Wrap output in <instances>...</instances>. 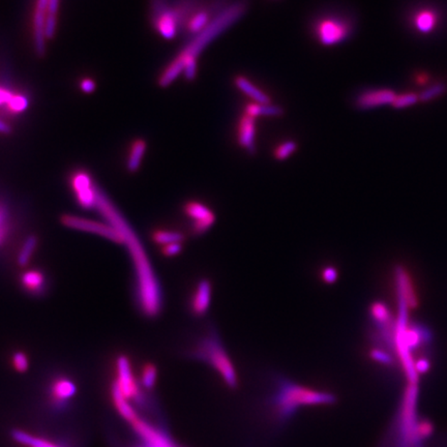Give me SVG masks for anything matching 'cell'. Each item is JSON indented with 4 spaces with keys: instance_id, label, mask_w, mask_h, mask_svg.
<instances>
[{
    "instance_id": "1",
    "label": "cell",
    "mask_w": 447,
    "mask_h": 447,
    "mask_svg": "<svg viewBox=\"0 0 447 447\" xmlns=\"http://www.w3.org/2000/svg\"><path fill=\"white\" fill-rule=\"evenodd\" d=\"M96 208L108 223L115 227L125 235L123 245H127L128 253L134 262L138 288L137 291L142 311L149 317L159 315L163 304L162 289L138 236L130 229L125 220H123L118 210H115L113 204L101 190H98Z\"/></svg>"
},
{
    "instance_id": "2",
    "label": "cell",
    "mask_w": 447,
    "mask_h": 447,
    "mask_svg": "<svg viewBox=\"0 0 447 447\" xmlns=\"http://www.w3.org/2000/svg\"><path fill=\"white\" fill-rule=\"evenodd\" d=\"M245 11V4L242 2H236L220 13L200 34H196L194 40H192V42L172 61L170 66L160 76V86L162 87L170 86L172 82L183 72L185 63L191 61H197V57L203 51L204 48L219 36L222 32L229 29L231 25L235 24L244 15Z\"/></svg>"
},
{
    "instance_id": "3",
    "label": "cell",
    "mask_w": 447,
    "mask_h": 447,
    "mask_svg": "<svg viewBox=\"0 0 447 447\" xmlns=\"http://www.w3.org/2000/svg\"><path fill=\"white\" fill-rule=\"evenodd\" d=\"M190 355L192 359H199L212 366L228 386H237V374L235 364L225 349L221 336L215 329H210L207 334L200 339Z\"/></svg>"
},
{
    "instance_id": "4",
    "label": "cell",
    "mask_w": 447,
    "mask_h": 447,
    "mask_svg": "<svg viewBox=\"0 0 447 447\" xmlns=\"http://www.w3.org/2000/svg\"><path fill=\"white\" fill-rule=\"evenodd\" d=\"M334 401L332 394L308 389L286 379L279 380L274 396L277 416L281 419L289 418L302 406L330 404Z\"/></svg>"
},
{
    "instance_id": "5",
    "label": "cell",
    "mask_w": 447,
    "mask_h": 447,
    "mask_svg": "<svg viewBox=\"0 0 447 447\" xmlns=\"http://www.w3.org/2000/svg\"><path fill=\"white\" fill-rule=\"evenodd\" d=\"M61 223L64 226L68 227V228L86 231V232L93 233V235L109 238L110 240L116 242V244H125V235H123V233L110 224L100 223V222L93 221V220L73 215H63L61 217Z\"/></svg>"
},
{
    "instance_id": "6",
    "label": "cell",
    "mask_w": 447,
    "mask_h": 447,
    "mask_svg": "<svg viewBox=\"0 0 447 447\" xmlns=\"http://www.w3.org/2000/svg\"><path fill=\"white\" fill-rule=\"evenodd\" d=\"M351 24L339 18H325L315 27L316 36L322 45L332 46L347 40L351 34Z\"/></svg>"
},
{
    "instance_id": "7",
    "label": "cell",
    "mask_w": 447,
    "mask_h": 447,
    "mask_svg": "<svg viewBox=\"0 0 447 447\" xmlns=\"http://www.w3.org/2000/svg\"><path fill=\"white\" fill-rule=\"evenodd\" d=\"M73 191L75 192L77 202L86 210L96 207L98 203V187H96L93 178L84 171L76 172L71 180Z\"/></svg>"
},
{
    "instance_id": "8",
    "label": "cell",
    "mask_w": 447,
    "mask_h": 447,
    "mask_svg": "<svg viewBox=\"0 0 447 447\" xmlns=\"http://www.w3.org/2000/svg\"><path fill=\"white\" fill-rule=\"evenodd\" d=\"M185 212L192 220V230L195 235L207 232L215 223V215L212 210L197 201H190L185 205Z\"/></svg>"
},
{
    "instance_id": "9",
    "label": "cell",
    "mask_w": 447,
    "mask_h": 447,
    "mask_svg": "<svg viewBox=\"0 0 447 447\" xmlns=\"http://www.w3.org/2000/svg\"><path fill=\"white\" fill-rule=\"evenodd\" d=\"M118 369V380L115 384L119 391L128 399V400H138L141 393L139 391L138 384L133 374L130 362L127 356L121 355L116 361Z\"/></svg>"
},
{
    "instance_id": "10",
    "label": "cell",
    "mask_w": 447,
    "mask_h": 447,
    "mask_svg": "<svg viewBox=\"0 0 447 447\" xmlns=\"http://www.w3.org/2000/svg\"><path fill=\"white\" fill-rule=\"evenodd\" d=\"M135 433L138 435L140 440L143 443L150 447H178L174 443L173 440L167 436L166 433L155 428V426L138 417L137 421L132 423Z\"/></svg>"
},
{
    "instance_id": "11",
    "label": "cell",
    "mask_w": 447,
    "mask_h": 447,
    "mask_svg": "<svg viewBox=\"0 0 447 447\" xmlns=\"http://www.w3.org/2000/svg\"><path fill=\"white\" fill-rule=\"evenodd\" d=\"M396 93L389 88L371 89L357 96L355 105L359 109L370 110L393 105Z\"/></svg>"
},
{
    "instance_id": "12",
    "label": "cell",
    "mask_w": 447,
    "mask_h": 447,
    "mask_svg": "<svg viewBox=\"0 0 447 447\" xmlns=\"http://www.w3.org/2000/svg\"><path fill=\"white\" fill-rule=\"evenodd\" d=\"M417 389L416 384H411L406 391L404 406H403L402 421L403 433L406 440L416 439V423H414V409H416Z\"/></svg>"
},
{
    "instance_id": "13",
    "label": "cell",
    "mask_w": 447,
    "mask_h": 447,
    "mask_svg": "<svg viewBox=\"0 0 447 447\" xmlns=\"http://www.w3.org/2000/svg\"><path fill=\"white\" fill-rule=\"evenodd\" d=\"M77 393V386L75 382L68 377H58L51 384V389H50V396L52 398V404L55 407H66L68 401L74 398Z\"/></svg>"
},
{
    "instance_id": "14",
    "label": "cell",
    "mask_w": 447,
    "mask_h": 447,
    "mask_svg": "<svg viewBox=\"0 0 447 447\" xmlns=\"http://www.w3.org/2000/svg\"><path fill=\"white\" fill-rule=\"evenodd\" d=\"M48 1L49 0H36V13H34V43L36 50L40 56L45 53V23L46 11H48Z\"/></svg>"
},
{
    "instance_id": "15",
    "label": "cell",
    "mask_w": 447,
    "mask_h": 447,
    "mask_svg": "<svg viewBox=\"0 0 447 447\" xmlns=\"http://www.w3.org/2000/svg\"><path fill=\"white\" fill-rule=\"evenodd\" d=\"M212 284L208 279H201L195 289L191 302L192 314L202 316L208 311L212 302Z\"/></svg>"
},
{
    "instance_id": "16",
    "label": "cell",
    "mask_w": 447,
    "mask_h": 447,
    "mask_svg": "<svg viewBox=\"0 0 447 447\" xmlns=\"http://www.w3.org/2000/svg\"><path fill=\"white\" fill-rule=\"evenodd\" d=\"M256 118L244 114L238 125V143L247 153H255Z\"/></svg>"
},
{
    "instance_id": "17",
    "label": "cell",
    "mask_w": 447,
    "mask_h": 447,
    "mask_svg": "<svg viewBox=\"0 0 447 447\" xmlns=\"http://www.w3.org/2000/svg\"><path fill=\"white\" fill-rule=\"evenodd\" d=\"M438 23H439L438 14L431 9H423L416 11L412 19L414 29L421 34H431L436 29Z\"/></svg>"
},
{
    "instance_id": "18",
    "label": "cell",
    "mask_w": 447,
    "mask_h": 447,
    "mask_svg": "<svg viewBox=\"0 0 447 447\" xmlns=\"http://www.w3.org/2000/svg\"><path fill=\"white\" fill-rule=\"evenodd\" d=\"M112 399H113L114 405L118 409V413L125 418L128 423L132 425L135 421L138 419V413H137L135 408L130 405V400H128L121 391H119L118 385L115 382L112 385Z\"/></svg>"
},
{
    "instance_id": "19",
    "label": "cell",
    "mask_w": 447,
    "mask_h": 447,
    "mask_svg": "<svg viewBox=\"0 0 447 447\" xmlns=\"http://www.w3.org/2000/svg\"><path fill=\"white\" fill-rule=\"evenodd\" d=\"M21 284L25 290L31 294H41L45 289L46 279L42 272L36 269L27 270L23 272Z\"/></svg>"
},
{
    "instance_id": "20",
    "label": "cell",
    "mask_w": 447,
    "mask_h": 447,
    "mask_svg": "<svg viewBox=\"0 0 447 447\" xmlns=\"http://www.w3.org/2000/svg\"><path fill=\"white\" fill-rule=\"evenodd\" d=\"M13 439L18 443L29 447H64L61 444L55 443L51 440L45 439V438L36 436V435L29 434L21 430H15L11 433Z\"/></svg>"
},
{
    "instance_id": "21",
    "label": "cell",
    "mask_w": 447,
    "mask_h": 447,
    "mask_svg": "<svg viewBox=\"0 0 447 447\" xmlns=\"http://www.w3.org/2000/svg\"><path fill=\"white\" fill-rule=\"evenodd\" d=\"M235 86L240 91H242L245 95L251 98L252 100L255 101L258 104L267 105L270 104L269 96L265 95L264 93L257 88L253 83L247 78L242 77V76H238L235 78Z\"/></svg>"
},
{
    "instance_id": "22",
    "label": "cell",
    "mask_w": 447,
    "mask_h": 447,
    "mask_svg": "<svg viewBox=\"0 0 447 447\" xmlns=\"http://www.w3.org/2000/svg\"><path fill=\"white\" fill-rule=\"evenodd\" d=\"M158 31L167 40L175 36L178 26V15L174 11L165 10L160 14L157 23Z\"/></svg>"
},
{
    "instance_id": "23",
    "label": "cell",
    "mask_w": 447,
    "mask_h": 447,
    "mask_svg": "<svg viewBox=\"0 0 447 447\" xmlns=\"http://www.w3.org/2000/svg\"><path fill=\"white\" fill-rule=\"evenodd\" d=\"M245 114L256 118L258 116H281L283 115V109L274 105H262L255 103V104H249L245 107Z\"/></svg>"
},
{
    "instance_id": "24",
    "label": "cell",
    "mask_w": 447,
    "mask_h": 447,
    "mask_svg": "<svg viewBox=\"0 0 447 447\" xmlns=\"http://www.w3.org/2000/svg\"><path fill=\"white\" fill-rule=\"evenodd\" d=\"M145 142L139 140L135 142L128 160V169L130 172H136L140 168L144 153H145Z\"/></svg>"
},
{
    "instance_id": "25",
    "label": "cell",
    "mask_w": 447,
    "mask_h": 447,
    "mask_svg": "<svg viewBox=\"0 0 447 447\" xmlns=\"http://www.w3.org/2000/svg\"><path fill=\"white\" fill-rule=\"evenodd\" d=\"M183 233L178 232V231H172V230H162V229H159V230H155V232L153 233V240L155 242V244L164 245L174 244V242H183Z\"/></svg>"
},
{
    "instance_id": "26",
    "label": "cell",
    "mask_w": 447,
    "mask_h": 447,
    "mask_svg": "<svg viewBox=\"0 0 447 447\" xmlns=\"http://www.w3.org/2000/svg\"><path fill=\"white\" fill-rule=\"evenodd\" d=\"M36 245H38V240L36 236L29 235L23 242L21 250L18 254V264L20 267H26L31 261L32 254L36 251Z\"/></svg>"
},
{
    "instance_id": "27",
    "label": "cell",
    "mask_w": 447,
    "mask_h": 447,
    "mask_svg": "<svg viewBox=\"0 0 447 447\" xmlns=\"http://www.w3.org/2000/svg\"><path fill=\"white\" fill-rule=\"evenodd\" d=\"M447 91V86L442 82H437V83L428 86L426 88L421 91L419 93V102L428 103L432 102V101L436 100L446 93Z\"/></svg>"
},
{
    "instance_id": "28",
    "label": "cell",
    "mask_w": 447,
    "mask_h": 447,
    "mask_svg": "<svg viewBox=\"0 0 447 447\" xmlns=\"http://www.w3.org/2000/svg\"><path fill=\"white\" fill-rule=\"evenodd\" d=\"M210 24V14L208 11H201L195 14L189 23V31L192 34H198Z\"/></svg>"
},
{
    "instance_id": "29",
    "label": "cell",
    "mask_w": 447,
    "mask_h": 447,
    "mask_svg": "<svg viewBox=\"0 0 447 447\" xmlns=\"http://www.w3.org/2000/svg\"><path fill=\"white\" fill-rule=\"evenodd\" d=\"M418 102L419 96L416 95V93H402V95H396L391 106H393L394 109H406V108L413 106V105L417 104Z\"/></svg>"
},
{
    "instance_id": "30",
    "label": "cell",
    "mask_w": 447,
    "mask_h": 447,
    "mask_svg": "<svg viewBox=\"0 0 447 447\" xmlns=\"http://www.w3.org/2000/svg\"><path fill=\"white\" fill-rule=\"evenodd\" d=\"M158 371L153 364H149L142 370L141 384L146 389H153L157 381Z\"/></svg>"
},
{
    "instance_id": "31",
    "label": "cell",
    "mask_w": 447,
    "mask_h": 447,
    "mask_svg": "<svg viewBox=\"0 0 447 447\" xmlns=\"http://www.w3.org/2000/svg\"><path fill=\"white\" fill-rule=\"evenodd\" d=\"M297 143L294 141H287L285 143L277 146L274 150V157L277 160H284L288 159L295 150H297Z\"/></svg>"
},
{
    "instance_id": "32",
    "label": "cell",
    "mask_w": 447,
    "mask_h": 447,
    "mask_svg": "<svg viewBox=\"0 0 447 447\" xmlns=\"http://www.w3.org/2000/svg\"><path fill=\"white\" fill-rule=\"evenodd\" d=\"M13 366L18 372H25L29 369V362L26 354L23 352H16L13 355Z\"/></svg>"
},
{
    "instance_id": "33",
    "label": "cell",
    "mask_w": 447,
    "mask_h": 447,
    "mask_svg": "<svg viewBox=\"0 0 447 447\" xmlns=\"http://www.w3.org/2000/svg\"><path fill=\"white\" fill-rule=\"evenodd\" d=\"M433 425L430 421H423L417 423L416 426V438H428L432 435Z\"/></svg>"
},
{
    "instance_id": "34",
    "label": "cell",
    "mask_w": 447,
    "mask_h": 447,
    "mask_svg": "<svg viewBox=\"0 0 447 447\" xmlns=\"http://www.w3.org/2000/svg\"><path fill=\"white\" fill-rule=\"evenodd\" d=\"M57 19L56 15L48 14L45 23V36L46 38H52L56 31Z\"/></svg>"
},
{
    "instance_id": "35",
    "label": "cell",
    "mask_w": 447,
    "mask_h": 447,
    "mask_svg": "<svg viewBox=\"0 0 447 447\" xmlns=\"http://www.w3.org/2000/svg\"><path fill=\"white\" fill-rule=\"evenodd\" d=\"M183 250V244L181 242H174V244L164 245L162 247L163 255L166 257H173L178 255Z\"/></svg>"
},
{
    "instance_id": "36",
    "label": "cell",
    "mask_w": 447,
    "mask_h": 447,
    "mask_svg": "<svg viewBox=\"0 0 447 447\" xmlns=\"http://www.w3.org/2000/svg\"><path fill=\"white\" fill-rule=\"evenodd\" d=\"M338 270L332 267H325L322 272V279L325 283L332 284L338 279Z\"/></svg>"
},
{
    "instance_id": "37",
    "label": "cell",
    "mask_w": 447,
    "mask_h": 447,
    "mask_svg": "<svg viewBox=\"0 0 447 447\" xmlns=\"http://www.w3.org/2000/svg\"><path fill=\"white\" fill-rule=\"evenodd\" d=\"M371 356L376 361L381 362V364H389L391 361V356L381 349H373L371 352Z\"/></svg>"
},
{
    "instance_id": "38",
    "label": "cell",
    "mask_w": 447,
    "mask_h": 447,
    "mask_svg": "<svg viewBox=\"0 0 447 447\" xmlns=\"http://www.w3.org/2000/svg\"><path fill=\"white\" fill-rule=\"evenodd\" d=\"M27 106V100L23 96H16L11 98V107L16 111H22Z\"/></svg>"
},
{
    "instance_id": "39",
    "label": "cell",
    "mask_w": 447,
    "mask_h": 447,
    "mask_svg": "<svg viewBox=\"0 0 447 447\" xmlns=\"http://www.w3.org/2000/svg\"><path fill=\"white\" fill-rule=\"evenodd\" d=\"M11 225L10 212L8 207L4 203L0 202V227Z\"/></svg>"
},
{
    "instance_id": "40",
    "label": "cell",
    "mask_w": 447,
    "mask_h": 447,
    "mask_svg": "<svg viewBox=\"0 0 447 447\" xmlns=\"http://www.w3.org/2000/svg\"><path fill=\"white\" fill-rule=\"evenodd\" d=\"M81 89L86 93H93L96 89V83L91 79H86L81 82Z\"/></svg>"
},
{
    "instance_id": "41",
    "label": "cell",
    "mask_w": 447,
    "mask_h": 447,
    "mask_svg": "<svg viewBox=\"0 0 447 447\" xmlns=\"http://www.w3.org/2000/svg\"><path fill=\"white\" fill-rule=\"evenodd\" d=\"M11 233V225L0 227V247L6 242Z\"/></svg>"
},
{
    "instance_id": "42",
    "label": "cell",
    "mask_w": 447,
    "mask_h": 447,
    "mask_svg": "<svg viewBox=\"0 0 447 447\" xmlns=\"http://www.w3.org/2000/svg\"><path fill=\"white\" fill-rule=\"evenodd\" d=\"M428 369H430V364H428V361H426V359H421V361H417L416 364L417 374L428 372Z\"/></svg>"
},
{
    "instance_id": "43",
    "label": "cell",
    "mask_w": 447,
    "mask_h": 447,
    "mask_svg": "<svg viewBox=\"0 0 447 447\" xmlns=\"http://www.w3.org/2000/svg\"><path fill=\"white\" fill-rule=\"evenodd\" d=\"M59 0H49L48 1V14L51 15H57L58 11Z\"/></svg>"
},
{
    "instance_id": "44",
    "label": "cell",
    "mask_w": 447,
    "mask_h": 447,
    "mask_svg": "<svg viewBox=\"0 0 447 447\" xmlns=\"http://www.w3.org/2000/svg\"><path fill=\"white\" fill-rule=\"evenodd\" d=\"M11 132L10 125H6L4 121L0 120V133H4V134H9Z\"/></svg>"
},
{
    "instance_id": "45",
    "label": "cell",
    "mask_w": 447,
    "mask_h": 447,
    "mask_svg": "<svg viewBox=\"0 0 447 447\" xmlns=\"http://www.w3.org/2000/svg\"><path fill=\"white\" fill-rule=\"evenodd\" d=\"M135 447H150V446H148V444L143 443V442H140L138 446H136Z\"/></svg>"
}]
</instances>
